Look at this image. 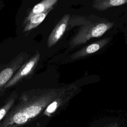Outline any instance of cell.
Here are the masks:
<instances>
[{
	"label": "cell",
	"instance_id": "6da1fadb",
	"mask_svg": "<svg viewBox=\"0 0 127 127\" xmlns=\"http://www.w3.org/2000/svg\"><path fill=\"white\" fill-rule=\"evenodd\" d=\"M70 86L36 89L25 92L20 97L18 103L12 108L0 123V127H21L32 121Z\"/></svg>",
	"mask_w": 127,
	"mask_h": 127
},
{
	"label": "cell",
	"instance_id": "7a4b0ae2",
	"mask_svg": "<svg viewBox=\"0 0 127 127\" xmlns=\"http://www.w3.org/2000/svg\"><path fill=\"white\" fill-rule=\"evenodd\" d=\"M114 25L113 22L105 19L99 18L96 21L87 19L71 39L69 45L74 48L86 43L92 38L100 37Z\"/></svg>",
	"mask_w": 127,
	"mask_h": 127
},
{
	"label": "cell",
	"instance_id": "3957f363",
	"mask_svg": "<svg viewBox=\"0 0 127 127\" xmlns=\"http://www.w3.org/2000/svg\"><path fill=\"white\" fill-rule=\"evenodd\" d=\"M79 92H80L79 88L74 84H71L66 91L48 105L43 112V115L48 117L52 116L58 110L67 103Z\"/></svg>",
	"mask_w": 127,
	"mask_h": 127
},
{
	"label": "cell",
	"instance_id": "277c9868",
	"mask_svg": "<svg viewBox=\"0 0 127 127\" xmlns=\"http://www.w3.org/2000/svg\"><path fill=\"white\" fill-rule=\"evenodd\" d=\"M39 60L40 54L37 52L34 56L21 66L19 70L12 77L3 87L4 88L11 87L16 84L22 78L27 76L33 70Z\"/></svg>",
	"mask_w": 127,
	"mask_h": 127
},
{
	"label": "cell",
	"instance_id": "5b68a950",
	"mask_svg": "<svg viewBox=\"0 0 127 127\" xmlns=\"http://www.w3.org/2000/svg\"><path fill=\"white\" fill-rule=\"evenodd\" d=\"M110 41V37H106L96 41L75 52L71 56V58L72 60H77L90 56L104 48Z\"/></svg>",
	"mask_w": 127,
	"mask_h": 127
},
{
	"label": "cell",
	"instance_id": "8992f818",
	"mask_svg": "<svg viewBox=\"0 0 127 127\" xmlns=\"http://www.w3.org/2000/svg\"><path fill=\"white\" fill-rule=\"evenodd\" d=\"M69 18L70 15L65 14L56 25L48 39L47 45L49 47L55 45L61 38L66 30Z\"/></svg>",
	"mask_w": 127,
	"mask_h": 127
},
{
	"label": "cell",
	"instance_id": "52a82bcc",
	"mask_svg": "<svg viewBox=\"0 0 127 127\" xmlns=\"http://www.w3.org/2000/svg\"><path fill=\"white\" fill-rule=\"evenodd\" d=\"M127 4V0H94L93 7L98 11H104L110 8Z\"/></svg>",
	"mask_w": 127,
	"mask_h": 127
},
{
	"label": "cell",
	"instance_id": "ba28073f",
	"mask_svg": "<svg viewBox=\"0 0 127 127\" xmlns=\"http://www.w3.org/2000/svg\"><path fill=\"white\" fill-rule=\"evenodd\" d=\"M58 2L57 0H44L35 5L29 12L25 20L33 15L45 12L49 9L53 8V6Z\"/></svg>",
	"mask_w": 127,
	"mask_h": 127
},
{
	"label": "cell",
	"instance_id": "9c48e42d",
	"mask_svg": "<svg viewBox=\"0 0 127 127\" xmlns=\"http://www.w3.org/2000/svg\"><path fill=\"white\" fill-rule=\"evenodd\" d=\"M22 57H20L18 60H16L15 64L12 65L10 67H7L3 69L0 72V90L10 80V79L13 76V74L15 70L20 66V63L17 62L20 60Z\"/></svg>",
	"mask_w": 127,
	"mask_h": 127
},
{
	"label": "cell",
	"instance_id": "30bf717a",
	"mask_svg": "<svg viewBox=\"0 0 127 127\" xmlns=\"http://www.w3.org/2000/svg\"><path fill=\"white\" fill-rule=\"evenodd\" d=\"M53 8L50 9L48 11L42 13L33 15L28 19L25 20V22L26 23V24L23 31H28L38 26L41 23H42V22H43L47 14Z\"/></svg>",
	"mask_w": 127,
	"mask_h": 127
},
{
	"label": "cell",
	"instance_id": "8fae6325",
	"mask_svg": "<svg viewBox=\"0 0 127 127\" xmlns=\"http://www.w3.org/2000/svg\"><path fill=\"white\" fill-rule=\"evenodd\" d=\"M17 97V95L16 92L13 93L6 101L4 104L0 108V123L12 109Z\"/></svg>",
	"mask_w": 127,
	"mask_h": 127
},
{
	"label": "cell",
	"instance_id": "7c38bea8",
	"mask_svg": "<svg viewBox=\"0 0 127 127\" xmlns=\"http://www.w3.org/2000/svg\"><path fill=\"white\" fill-rule=\"evenodd\" d=\"M105 127H121L118 123L114 122L110 124L109 125H108V126H106Z\"/></svg>",
	"mask_w": 127,
	"mask_h": 127
},
{
	"label": "cell",
	"instance_id": "4fadbf2b",
	"mask_svg": "<svg viewBox=\"0 0 127 127\" xmlns=\"http://www.w3.org/2000/svg\"><path fill=\"white\" fill-rule=\"evenodd\" d=\"M38 127V126H36V127Z\"/></svg>",
	"mask_w": 127,
	"mask_h": 127
}]
</instances>
